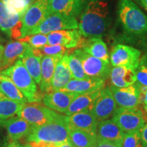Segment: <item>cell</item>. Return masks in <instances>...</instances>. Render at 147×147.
I'll return each instance as SVG.
<instances>
[{"label": "cell", "instance_id": "obj_1", "mask_svg": "<svg viewBox=\"0 0 147 147\" xmlns=\"http://www.w3.org/2000/svg\"><path fill=\"white\" fill-rule=\"evenodd\" d=\"M109 8L104 0H90L82 12L79 32L84 38H101L108 26Z\"/></svg>", "mask_w": 147, "mask_h": 147}, {"label": "cell", "instance_id": "obj_2", "mask_svg": "<svg viewBox=\"0 0 147 147\" xmlns=\"http://www.w3.org/2000/svg\"><path fill=\"white\" fill-rule=\"evenodd\" d=\"M10 78L22 94L30 103H38L43 96L38 91L34 78L27 71L21 59H18L10 67L0 72Z\"/></svg>", "mask_w": 147, "mask_h": 147}, {"label": "cell", "instance_id": "obj_3", "mask_svg": "<svg viewBox=\"0 0 147 147\" xmlns=\"http://www.w3.org/2000/svg\"><path fill=\"white\" fill-rule=\"evenodd\" d=\"M29 142L62 143L69 141V127L66 116L59 115L52 121L34 127L27 138Z\"/></svg>", "mask_w": 147, "mask_h": 147}, {"label": "cell", "instance_id": "obj_4", "mask_svg": "<svg viewBox=\"0 0 147 147\" xmlns=\"http://www.w3.org/2000/svg\"><path fill=\"white\" fill-rule=\"evenodd\" d=\"M118 16L126 32L134 35L147 34V16L131 0H119Z\"/></svg>", "mask_w": 147, "mask_h": 147}, {"label": "cell", "instance_id": "obj_5", "mask_svg": "<svg viewBox=\"0 0 147 147\" xmlns=\"http://www.w3.org/2000/svg\"><path fill=\"white\" fill-rule=\"evenodd\" d=\"M50 0H36L27 9L21 16L22 27L21 39L30 36L42 22L49 16V5Z\"/></svg>", "mask_w": 147, "mask_h": 147}, {"label": "cell", "instance_id": "obj_6", "mask_svg": "<svg viewBox=\"0 0 147 147\" xmlns=\"http://www.w3.org/2000/svg\"><path fill=\"white\" fill-rule=\"evenodd\" d=\"M112 118L125 134L140 131L145 125L141 110L138 108H117Z\"/></svg>", "mask_w": 147, "mask_h": 147}, {"label": "cell", "instance_id": "obj_7", "mask_svg": "<svg viewBox=\"0 0 147 147\" xmlns=\"http://www.w3.org/2000/svg\"><path fill=\"white\" fill-rule=\"evenodd\" d=\"M78 28V23L76 18L55 12L49 14L39 26L32 32L30 36L37 34L47 35L57 31L70 30Z\"/></svg>", "mask_w": 147, "mask_h": 147}, {"label": "cell", "instance_id": "obj_8", "mask_svg": "<svg viewBox=\"0 0 147 147\" xmlns=\"http://www.w3.org/2000/svg\"><path fill=\"white\" fill-rule=\"evenodd\" d=\"M16 115L34 127H39L52 121L59 114L38 103H31L25 104Z\"/></svg>", "mask_w": 147, "mask_h": 147}, {"label": "cell", "instance_id": "obj_9", "mask_svg": "<svg viewBox=\"0 0 147 147\" xmlns=\"http://www.w3.org/2000/svg\"><path fill=\"white\" fill-rule=\"evenodd\" d=\"M73 53L80 60L84 72L89 78L106 80L110 76V62L91 56L81 49H76Z\"/></svg>", "mask_w": 147, "mask_h": 147}, {"label": "cell", "instance_id": "obj_10", "mask_svg": "<svg viewBox=\"0 0 147 147\" xmlns=\"http://www.w3.org/2000/svg\"><path fill=\"white\" fill-rule=\"evenodd\" d=\"M113 95L110 87L103 88L92 105L90 112L99 123L109 119L117 110Z\"/></svg>", "mask_w": 147, "mask_h": 147}, {"label": "cell", "instance_id": "obj_11", "mask_svg": "<svg viewBox=\"0 0 147 147\" xmlns=\"http://www.w3.org/2000/svg\"><path fill=\"white\" fill-rule=\"evenodd\" d=\"M141 52L129 46L117 45L110 53V61L113 67H129L136 69L140 64Z\"/></svg>", "mask_w": 147, "mask_h": 147}, {"label": "cell", "instance_id": "obj_12", "mask_svg": "<svg viewBox=\"0 0 147 147\" xmlns=\"http://www.w3.org/2000/svg\"><path fill=\"white\" fill-rule=\"evenodd\" d=\"M117 106L122 108H136L139 105V88L138 82L127 87H110Z\"/></svg>", "mask_w": 147, "mask_h": 147}, {"label": "cell", "instance_id": "obj_13", "mask_svg": "<svg viewBox=\"0 0 147 147\" xmlns=\"http://www.w3.org/2000/svg\"><path fill=\"white\" fill-rule=\"evenodd\" d=\"M30 48L32 47L28 43L22 40L7 44L3 47L0 55V70H3L14 64Z\"/></svg>", "mask_w": 147, "mask_h": 147}, {"label": "cell", "instance_id": "obj_14", "mask_svg": "<svg viewBox=\"0 0 147 147\" xmlns=\"http://www.w3.org/2000/svg\"><path fill=\"white\" fill-rule=\"evenodd\" d=\"M90 0H50L49 15L57 12L76 18L83 12Z\"/></svg>", "mask_w": 147, "mask_h": 147}, {"label": "cell", "instance_id": "obj_15", "mask_svg": "<svg viewBox=\"0 0 147 147\" xmlns=\"http://www.w3.org/2000/svg\"><path fill=\"white\" fill-rule=\"evenodd\" d=\"M78 94L69 92L55 91L45 93L42 97L44 105L55 111L65 113L71 102Z\"/></svg>", "mask_w": 147, "mask_h": 147}, {"label": "cell", "instance_id": "obj_16", "mask_svg": "<svg viewBox=\"0 0 147 147\" xmlns=\"http://www.w3.org/2000/svg\"><path fill=\"white\" fill-rule=\"evenodd\" d=\"M48 45H61L67 48H78L82 40L79 30H61L47 34Z\"/></svg>", "mask_w": 147, "mask_h": 147}, {"label": "cell", "instance_id": "obj_17", "mask_svg": "<svg viewBox=\"0 0 147 147\" xmlns=\"http://www.w3.org/2000/svg\"><path fill=\"white\" fill-rule=\"evenodd\" d=\"M0 125L5 128L8 137L14 141L28 136L34 128L32 125L19 117L0 120Z\"/></svg>", "mask_w": 147, "mask_h": 147}, {"label": "cell", "instance_id": "obj_18", "mask_svg": "<svg viewBox=\"0 0 147 147\" xmlns=\"http://www.w3.org/2000/svg\"><path fill=\"white\" fill-rule=\"evenodd\" d=\"M105 80L104 79L94 78L81 79V80L72 78L63 89L59 91L82 95L102 89L104 87Z\"/></svg>", "mask_w": 147, "mask_h": 147}, {"label": "cell", "instance_id": "obj_19", "mask_svg": "<svg viewBox=\"0 0 147 147\" xmlns=\"http://www.w3.org/2000/svg\"><path fill=\"white\" fill-rule=\"evenodd\" d=\"M125 134L112 119L101 121L97 128V141L99 142H123Z\"/></svg>", "mask_w": 147, "mask_h": 147}, {"label": "cell", "instance_id": "obj_20", "mask_svg": "<svg viewBox=\"0 0 147 147\" xmlns=\"http://www.w3.org/2000/svg\"><path fill=\"white\" fill-rule=\"evenodd\" d=\"M69 128L78 129L96 134L99 122L90 111H84L66 116Z\"/></svg>", "mask_w": 147, "mask_h": 147}, {"label": "cell", "instance_id": "obj_21", "mask_svg": "<svg viewBox=\"0 0 147 147\" xmlns=\"http://www.w3.org/2000/svg\"><path fill=\"white\" fill-rule=\"evenodd\" d=\"M63 56H43L41 58V75L40 90L42 93H50L51 80L57 65Z\"/></svg>", "mask_w": 147, "mask_h": 147}, {"label": "cell", "instance_id": "obj_22", "mask_svg": "<svg viewBox=\"0 0 147 147\" xmlns=\"http://www.w3.org/2000/svg\"><path fill=\"white\" fill-rule=\"evenodd\" d=\"M71 79L72 75L68 65V55L65 54L57 65L51 80L50 93L63 89Z\"/></svg>", "mask_w": 147, "mask_h": 147}, {"label": "cell", "instance_id": "obj_23", "mask_svg": "<svg viewBox=\"0 0 147 147\" xmlns=\"http://www.w3.org/2000/svg\"><path fill=\"white\" fill-rule=\"evenodd\" d=\"M112 86L123 88L131 86L136 82V74L135 69L129 67L118 66L113 67L110 73Z\"/></svg>", "mask_w": 147, "mask_h": 147}, {"label": "cell", "instance_id": "obj_24", "mask_svg": "<svg viewBox=\"0 0 147 147\" xmlns=\"http://www.w3.org/2000/svg\"><path fill=\"white\" fill-rule=\"evenodd\" d=\"M78 48L82 49V51L91 56L109 62L107 46L101 38H92L88 39L83 38Z\"/></svg>", "mask_w": 147, "mask_h": 147}, {"label": "cell", "instance_id": "obj_25", "mask_svg": "<svg viewBox=\"0 0 147 147\" xmlns=\"http://www.w3.org/2000/svg\"><path fill=\"white\" fill-rule=\"evenodd\" d=\"M100 90L79 95L71 102L65 114L67 116L84 111H90L92 105L100 93Z\"/></svg>", "mask_w": 147, "mask_h": 147}, {"label": "cell", "instance_id": "obj_26", "mask_svg": "<svg viewBox=\"0 0 147 147\" xmlns=\"http://www.w3.org/2000/svg\"><path fill=\"white\" fill-rule=\"evenodd\" d=\"M69 142L73 147H95L97 136L93 132L69 128Z\"/></svg>", "mask_w": 147, "mask_h": 147}, {"label": "cell", "instance_id": "obj_27", "mask_svg": "<svg viewBox=\"0 0 147 147\" xmlns=\"http://www.w3.org/2000/svg\"><path fill=\"white\" fill-rule=\"evenodd\" d=\"M41 57L34 55L33 49L30 48L24 53L21 59L27 71L34 78L36 83L40 84L41 82Z\"/></svg>", "mask_w": 147, "mask_h": 147}, {"label": "cell", "instance_id": "obj_28", "mask_svg": "<svg viewBox=\"0 0 147 147\" xmlns=\"http://www.w3.org/2000/svg\"><path fill=\"white\" fill-rule=\"evenodd\" d=\"M21 16L9 12L3 0H0V30L11 37L14 29L21 23Z\"/></svg>", "mask_w": 147, "mask_h": 147}, {"label": "cell", "instance_id": "obj_29", "mask_svg": "<svg viewBox=\"0 0 147 147\" xmlns=\"http://www.w3.org/2000/svg\"><path fill=\"white\" fill-rule=\"evenodd\" d=\"M0 91L5 97L11 100L23 104L27 102V99L16 87L12 80L8 76L0 73Z\"/></svg>", "mask_w": 147, "mask_h": 147}, {"label": "cell", "instance_id": "obj_30", "mask_svg": "<svg viewBox=\"0 0 147 147\" xmlns=\"http://www.w3.org/2000/svg\"><path fill=\"white\" fill-rule=\"evenodd\" d=\"M25 104L11 100L2 95L0 97V120L14 117Z\"/></svg>", "mask_w": 147, "mask_h": 147}, {"label": "cell", "instance_id": "obj_31", "mask_svg": "<svg viewBox=\"0 0 147 147\" xmlns=\"http://www.w3.org/2000/svg\"><path fill=\"white\" fill-rule=\"evenodd\" d=\"M68 65L72 75V78L78 80L89 78L84 72L80 60L74 53L68 55Z\"/></svg>", "mask_w": 147, "mask_h": 147}, {"label": "cell", "instance_id": "obj_32", "mask_svg": "<svg viewBox=\"0 0 147 147\" xmlns=\"http://www.w3.org/2000/svg\"><path fill=\"white\" fill-rule=\"evenodd\" d=\"M68 49L61 45H46L45 47L40 48L39 49H34L33 52L34 55L38 57L43 56H57L61 55L64 56L67 54V50Z\"/></svg>", "mask_w": 147, "mask_h": 147}, {"label": "cell", "instance_id": "obj_33", "mask_svg": "<svg viewBox=\"0 0 147 147\" xmlns=\"http://www.w3.org/2000/svg\"><path fill=\"white\" fill-rule=\"evenodd\" d=\"M5 4L10 13L18 14L21 16L23 15L29 6L26 0H7Z\"/></svg>", "mask_w": 147, "mask_h": 147}, {"label": "cell", "instance_id": "obj_34", "mask_svg": "<svg viewBox=\"0 0 147 147\" xmlns=\"http://www.w3.org/2000/svg\"><path fill=\"white\" fill-rule=\"evenodd\" d=\"M28 43L34 49H39L48 45V38L46 34H37L27 36L20 40Z\"/></svg>", "mask_w": 147, "mask_h": 147}, {"label": "cell", "instance_id": "obj_35", "mask_svg": "<svg viewBox=\"0 0 147 147\" xmlns=\"http://www.w3.org/2000/svg\"><path fill=\"white\" fill-rule=\"evenodd\" d=\"M123 147H144L141 139L140 131L125 134Z\"/></svg>", "mask_w": 147, "mask_h": 147}, {"label": "cell", "instance_id": "obj_36", "mask_svg": "<svg viewBox=\"0 0 147 147\" xmlns=\"http://www.w3.org/2000/svg\"><path fill=\"white\" fill-rule=\"evenodd\" d=\"M136 82L147 87V65L141 64L136 69Z\"/></svg>", "mask_w": 147, "mask_h": 147}, {"label": "cell", "instance_id": "obj_37", "mask_svg": "<svg viewBox=\"0 0 147 147\" xmlns=\"http://www.w3.org/2000/svg\"><path fill=\"white\" fill-rule=\"evenodd\" d=\"M95 147H123V142H99Z\"/></svg>", "mask_w": 147, "mask_h": 147}, {"label": "cell", "instance_id": "obj_38", "mask_svg": "<svg viewBox=\"0 0 147 147\" xmlns=\"http://www.w3.org/2000/svg\"><path fill=\"white\" fill-rule=\"evenodd\" d=\"M140 131L143 146L147 147V124H145Z\"/></svg>", "mask_w": 147, "mask_h": 147}, {"label": "cell", "instance_id": "obj_39", "mask_svg": "<svg viewBox=\"0 0 147 147\" xmlns=\"http://www.w3.org/2000/svg\"><path fill=\"white\" fill-rule=\"evenodd\" d=\"M48 147H73L69 141L62 143H49Z\"/></svg>", "mask_w": 147, "mask_h": 147}, {"label": "cell", "instance_id": "obj_40", "mask_svg": "<svg viewBox=\"0 0 147 147\" xmlns=\"http://www.w3.org/2000/svg\"><path fill=\"white\" fill-rule=\"evenodd\" d=\"M29 144L32 147H48L49 143L44 142H30Z\"/></svg>", "mask_w": 147, "mask_h": 147}, {"label": "cell", "instance_id": "obj_41", "mask_svg": "<svg viewBox=\"0 0 147 147\" xmlns=\"http://www.w3.org/2000/svg\"><path fill=\"white\" fill-rule=\"evenodd\" d=\"M147 11V0H136Z\"/></svg>", "mask_w": 147, "mask_h": 147}, {"label": "cell", "instance_id": "obj_42", "mask_svg": "<svg viewBox=\"0 0 147 147\" xmlns=\"http://www.w3.org/2000/svg\"><path fill=\"white\" fill-rule=\"evenodd\" d=\"M143 107H144V109L145 110V111L147 113V89L146 92H145L144 102H143Z\"/></svg>", "mask_w": 147, "mask_h": 147}, {"label": "cell", "instance_id": "obj_43", "mask_svg": "<svg viewBox=\"0 0 147 147\" xmlns=\"http://www.w3.org/2000/svg\"><path fill=\"white\" fill-rule=\"evenodd\" d=\"M8 147H24L23 146L17 142H12L10 144H9Z\"/></svg>", "mask_w": 147, "mask_h": 147}, {"label": "cell", "instance_id": "obj_44", "mask_svg": "<svg viewBox=\"0 0 147 147\" xmlns=\"http://www.w3.org/2000/svg\"><path fill=\"white\" fill-rule=\"evenodd\" d=\"M7 0H3V2H5V1H6ZM26 1H27V4H28L29 5H30L31 4H32L33 3H34V1H33V0H26Z\"/></svg>", "mask_w": 147, "mask_h": 147}, {"label": "cell", "instance_id": "obj_45", "mask_svg": "<svg viewBox=\"0 0 147 147\" xmlns=\"http://www.w3.org/2000/svg\"><path fill=\"white\" fill-rule=\"evenodd\" d=\"M3 47L2 45H0V55H1V52H2V50H3Z\"/></svg>", "mask_w": 147, "mask_h": 147}, {"label": "cell", "instance_id": "obj_46", "mask_svg": "<svg viewBox=\"0 0 147 147\" xmlns=\"http://www.w3.org/2000/svg\"><path fill=\"white\" fill-rule=\"evenodd\" d=\"M24 147H32V146L29 144H25V146H24Z\"/></svg>", "mask_w": 147, "mask_h": 147}, {"label": "cell", "instance_id": "obj_47", "mask_svg": "<svg viewBox=\"0 0 147 147\" xmlns=\"http://www.w3.org/2000/svg\"><path fill=\"white\" fill-rule=\"evenodd\" d=\"M3 95V94H2V93H1V91H0V97H1V95Z\"/></svg>", "mask_w": 147, "mask_h": 147}, {"label": "cell", "instance_id": "obj_48", "mask_svg": "<svg viewBox=\"0 0 147 147\" xmlns=\"http://www.w3.org/2000/svg\"><path fill=\"white\" fill-rule=\"evenodd\" d=\"M36 1V0H33V1H34H34Z\"/></svg>", "mask_w": 147, "mask_h": 147}]
</instances>
